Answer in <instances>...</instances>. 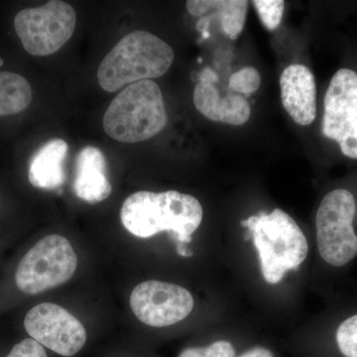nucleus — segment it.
<instances>
[{"label": "nucleus", "instance_id": "obj_6", "mask_svg": "<svg viewBox=\"0 0 357 357\" xmlns=\"http://www.w3.org/2000/svg\"><path fill=\"white\" fill-rule=\"evenodd\" d=\"M77 267V255L70 241L51 234L23 256L15 274L16 285L27 295H38L69 281Z\"/></svg>", "mask_w": 357, "mask_h": 357}, {"label": "nucleus", "instance_id": "obj_4", "mask_svg": "<svg viewBox=\"0 0 357 357\" xmlns=\"http://www.w3.org/2000/svg\"><path fill=\"white\" fill-rule=\"evenodd\" d=\"M175 59L170 45L152 33H129L105 56L98 70V82L114 93L129 84L165 75Z\"/></svg>", "mask_w": 357, "mask_h": 357}, {"label": "nucleus", "instance_id": "obj_23", "mask_svg": "<svg viewBox=\"0 0 357 357\" xmlns=\"http://www.w3.org/2000/svg\"><path fill=\"white\" fill-rule=\"evenodd\" d=\"M238 357H276L273 352L264 347H255L248 349Z\"/></svg>", "mask_w": 357, "mask_h": 357}, {"label": "nucleus", "instance_id": "obj_11", "mask_svg": "<svg viewBox=\"0 0 357 357\" xmlns=\"http://www.w3.org/2000/svg\"><path fill=\"white\" fill-rule=\"evenodd\" d=\"M281 100L284 109L296 123L307 126L317 116L316 79L306 66H289L280 77Z\"/></svg>", "mask_w": 357, "mask_h": 357}, {"label": "nucleus", "instance_id": "obj_19", "mask_svg": "<svg viewBox=\"0 0 357 357\" xmlns=\"http://www.w3.org/2000/svg\"><path fill=\"white\" fill-rule=\"evenodd\" d=\"M252 3L265 28L270 31L278 28L285 9L283 0H255Z\"/></svg>", "mask_w": 357, "mask_h": 357}, {"label": "nucleus", "instance_id": "obj_14", "mask_svg": "<svg viewBox=\"0 0 357 357\" xmlns=\"http://www.w3.org/2000/svg\"><path fill=\"white\" fill-rule=\"evenodd\" d=\"M317 324L340 357H357V304L333 307Z\"/></svg>", "mask_w": 357, "mask_h": 357}, {"label": "nucleus", "instance_id": "obj_25", "mask_svg": "<svg viewBox=\"0 0 357 357\" xmlns=\"http://www.w3.org/2000/svg\"><path fill=\"white\" fill-rule=\"evenodd\" d=\"M2 64H3V61H2L1 59H0V66H1Z\"/></svg>", "mask_w": 357, "mask_h": 357}, {"label": "nucleus", "instance_id": "obj_5", "mask_svg": "<svg viewBox=\"0 0 357 357\" xmlns=\"http://www.w3.org/2000/svg\"><path fill=\"white\" fill-rule=\"evenodd\" d=\"M167 121L161 89L151 79H144L115 96L103 115L102 126L112 139L137 143L161 132Z\"/></svg>", "mask_w": 357, "mask_h": 357}, {"label": "nucleus", "instance_id": "obj_16", "mask_svg": "<svg viewBox=\"0 0 357 357\" xmlns=\"http://www.w3.org/2000/svg\"><path fill=\"white\" fill-rule=\"evenodd\" d=\"M32 89L21 75L0 72V116L20 114L29 107Z\"/></svg>", "mask_w": 357, "mask_h": 357}, {"label": "nucleus", "instance_id": "obj_22", "mask_svg": "<svg viewBox=\"0 0 357 357\" xmlns=\"http://www.w3.org/2000/svg\"><path fill=\"white\" fill-rule=\"evenodd\" d=\"M6 357H48L43 345L33 338H26L11 349L10 354Z\"/></svg>", "mask_w": 357, "mask_h": 357}, {"label": "nucleus", "instance_id": "obj_18", "mask_svg": "<svg viewBox=\"0 0 357 357\" xmlns=\"http://www.w3.org/2000/svg\"><path fill=\"white\" fill-rule=\"evenodd\" d=\"M250 114V105L243 96L229 93L222 98L220 122L230 126H243L248 121Z\"/></svg>", "mask_w": 357, "mask_h": 357}, {"label": "nucleus", "instance_id": "obj_21", "mask_svg": "<svg viewBox=\"0 0 357 357\" xmlns=\"http://www.w3.org/2000/svg\"><path fill=\"white\" fill-rule=\"evenodd\" d=\"M261 84V77L258 70L252 67H245L234 73L229 79V88L236 93H255Z\"/></svg>", "mask_w": 357, "mask_h": 357}, {"label": "nucleus", "instance_id": "obj_7", "mask_svg": "<svg viewBox=\"0 0 357 357\" xmlns=\"http://www.w3.org/2000/svg\"><path fill=\"white\" fill-rule=\"evenodd\" d=\"M76 24L74 7L60 0L23 9L14 18V28L23 48L30 55L40 57L62 49L74 34Z\"/></svg>", "mask_w": 357, "mask_h": 357}, {"label": "nucleus", "instance_id": "obj_9", "mask_svg": "<svg viewBox=\"0 0 357 357\" xmlns=\"http://www.w3.org/2000/svg\"><path fill=\"white\" fill-rule=\"evenodd\" d=\"M130 307L144 325L166 328L187 319L194 310L195 299L188 289L178 284L149 280L134 288Z\"/></svg>", "mask_w": 357, "mask_h": 357}, {"label": "nucleus", "instance_id": "obj_12", "mask_svg": "<svg viewBox=\"0 0 357 357\" xmlns=\"http://www.w3.org/2000/svg\"><path fill=\"white\" fill-rule=\"evenodd\" d=\"M74 191L77 198L89 204L100 203L112 194L107 160L98 147H84L77 154Z\"/></svg>", "mask_w": 357, "mask_h": 357}, {"label": "nucleus", "instance_id": "obj_3", "mask_svg": "<svg viewBox=\"0 0 357 357\" xmlns=\"http://www.w3.org/2000/svg\"><path fill=\"white\" fill-rule=\"evenodd\" d=\"M317 270L332 286L357 259V196L347 187L324 195L314 218Z\"/></svg>", "mask_w": 357, "mask_h": 357}, {"label": "nucleus", "instance_id": "obj_10", "mask_svg": "<svg viewBox=\"0 0 357 357\" xmlns=\"http://www.w3.org/2000/svg\"><path fill=\"white\" fill-rule=\"evenodd\" d=\"M24 328L33 340L66 357L74 356L86 342L83 324L65 307L53 303L32 307L26 314Z\"/></svg>", "mask_w": 357, "mask_h": 357}, {"label": "nucleus", "instance_id": "obj_15", "mask_svg": "<svg viewBox=\"0 0 357 357\" xmlns=\"http://www.w3.org/2000/svg\"><path fill=\"white\" fill-rule=\"evenodd\" d=\"M248 1L244 0H190L187 9L192 16L217 13L223 31L231 40H236L243 31L248 14Z\"/></svg>", "mask_w": 357, "mask_h": 357}, {"label": "nucleus", "instance_id": "obj_13", "mask_svg": "<svg viewBox=\"0 0 357 357\" xmlns=\"http://www.w3.org/2000/svg\"><path fill=\"white\" fill-rule=\"evenodd\" d=\"M68 151L69 145L60 138L45 143L30 160L28 171L30 184L48 191L60 189L65 184Z\"/></svg>", "mask_w": 357, "mask_h": 357}, {"label": "nucleus", "instance_id": "obj_17", "mask_svg": "<svg viewBox=\"0 0 357 357\" xmlns=\"http://www.w3.org/2000/svg\"><path fill=\"white\" fill-rule=\"evenodd\" d=\"M194 102L197 109L206 119L220 122L222 98L215 84L199 83L194 91Z\"/></svg>", "mask_w": 357, "mask_h": 357}, {"label": "nucleus", "instance_id": "obj_2", "mask_svg": "<svg viewBox=\"0 0 357 357\" xmlns=\"http://www.w3.org/2000/svg\"><path fill=\"white\" fill-rule=\"evenodd\" d=\"M204 208L198 199L177 191H140L130 195L121 206L122 225L134 236L149 238L168 232L182 257H191L187 248L201 227Z\"/></svg>", "mask_w": 357, "mask_h": 357}, {"label": "nucleus", "instance_id": "obj_8", "mask_svg": "<svg viewBox=\"0 0 357 357\" xmlns=\"http://www.w3.org/2000/svg\"><path fill=\"white\" fill-rule=\"evenodd\" d=\"M321 131L337 143L345 157L357 160V74L354 70H338L331 79Z\"/></svg>", "mask_w": 357, "mask_h": 357}, {"label": "nucleus", "instance_id": "obj_1", "mask_svg": "<svg viewBox=\"0 0 357 357\" xmlns=\"http://www.w3.org/2000/svg\"><path fill=\"white\" fill-rule=\"evenodd\" d=\"M246 230L262 284L275 289L309 261L311 243L299 225L281 208L261 211L241 222Z\"/></svg>", "mask_w": 357, "mask_h": 357}, {"label": "nucleus", "instance_id": "obj_20", "mask_svg": "<svg viewBox=\"0 0 357 357\" xmlns=\"http://www.w3.org/2000/svg\"><path fill=\"white\" fill-rule=\"evenodd\" d=\"M178 357H236V351L229 340H218L206 347H188Z\"/></svg>", "mask_w": 357, "mask_h": 357}, {"label": "nucleus", "instance_id": "obj_24", "mask_svg": "<svg viewBox=\"0 0 357 357\" xmlns=\"http://www.w3.org/2000/svg\"><path fill=\"white\" fill-rule=\"evenodd\" d=\"M218 77L215 73L208 69V68L203 70V72L199 75V83L215 84V82H218Z\"/></svg>", "mask_w": 357, "mask_h": 357}]
</instances>
